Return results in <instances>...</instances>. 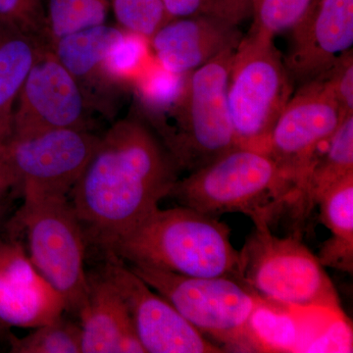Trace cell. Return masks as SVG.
Listing matches in <instances>:
<instances>
[{
    "label": "cell",
    "mask_w": 353,
    "mask_h": 353,
    "mask_svg": "<svg viewBox=\"0 0 353 353\" xmlns=\"http://www.w3.org/2000/svg\"><path fill=\"white\" fill-rule=\"evenodd\" d=\"M180 166L136 108L99 139L72 190L85 241L105 250L170 196Z\"/></svg>",
    "instance_id": "obj_1"
},
{
    "label": "cell",
    "mask_w": 353,
    "mask_h": 353,
    "mask_svg": "<svg viewBox=\"0 0 353 353\" xmlns=\"http://www.w3.org/2000/svg\"><path fill=\"white\" fill-rule=\"evenodd\" d=\"M103 252L108 259L178 275L241 280V253L229 226L187 206L157 208Z\"/></svg>",
    "instance_id": "obj_2"
},
{
    "label": "cell",
    "mask_w": 353,
    "mask_h": 353,
    "mask_svg": "<svg viewBox=\"0 0 353 353\" xmlns=\"http://www.w3.org/2000/svg\"><path fill=\"white\" fill-rule=\"evenodd\" d=\"M236 50L223 51L187 74L180 94L163 110L141 115L181 170H196L238 146L227 97Z\"/></svg>",
    "instance_id": "obj_3"
},
{
    "label": "cell",
    "mask_w": 353,
    "mask_h": 353,
    "mask_svg": "<svg viewBox=\"0 0 353 353\" xmlns=\"http://www.w3.org/2000/svg\"><path fill=\"white\" fill-rule=\"evenodd\" d=\"M170 196L212 217L243 213L255 226L270 225L285 204L297 201L294 185L268 153L240 146L179 179Z\"/></svg>",
    "instance_id": "obj_4"
},
{
    "label": "cell",
    "mask_w": 353,
    "mask_h": 353,
    "mask_svg": "<svg viewBox=\"0 0 353 353\" xmlns=\"http://www.w3.org/2000/svg\"><path fill=\"white\" fill-rule=\"evenodd\" d=\"M240 253L241 280L263 301L343 314L325 267L299 236L280 238L259 225Z\"/></svg>",
    "instance_id": "obj_5"
},
{
    "label": "cell",
    "mask_w": 353,
    "mask_h": 353,
    "mask_svg": "<svg viewBox=\"0 0 353 353\" xmlns=\"http://www.w3.org/2000/svg\"><path fill=\"white\" fill-rule=\"evenodd\" d=\"M129 268L225 352H254L250 321L264 301L243 281L189 277L143 265Z\"/></svg>",
    "instance_id": "obj_6"
},
{
    "label": "cell",
    "mask_w": 353,
    "mask_h": 353,
    "mask_svg": "<svg viewBox=\"0 0 353 353\" xmlns=\"http://www.w3.org/2000/svg\"><path fill=\"white\" fill-rule=\"evenodd\" d=\"M12 228L27 234L28 255L44 280L61 296L65 310L80 315L90 294L85 269L87 241L68 196L23 199Z\"/></svg>",
    "instance_id": "obj_7"
},
{
    "label": "cell",
    "mask_w": 353,
    "mask_h": 353,
    "mask_svg": "<svg viewBox=\"0 0 353 353\" xmlns=\"http://www.w3.org/2000/svg\"><path fill=\"white\" fill-rule=\"evenodd\" d=\"M294 94L274 39L248 32L234 53L228 80V105L240 148L266 152L269 137Z\"/></svg>",
    "instance_id": "obj_8"
},
{
    "label": "cell",
    "mask_w": 353,
    "mask_h": 353,
    "mask_svg": "<svg viewBox=\"0 0 353 353\" xmlns=\"http://www.w3.org/2000/svg\"><path fill=\"white\" fill-rule=\"evenodd\" d=\"M99 139L90 130L9 136L0 148V194L68 196Z\"/></svg>",
    "instance_id": "obj_9"
},
{
    "label": "cell",
    "mask_w": 353,
    "mask_h": 353,
    "mask_svg": "<svg viewBox=\"0 0 353 353\" xmlns=\"http://www.w3.org/2000/svg\"><path fill=\"white\" fill-rule=\"evenodd\" d=\"M345 117L333 92L319 78L301 85L276 122L266 153L296 189V206L318 150L328 143Z\"/></svg>",
    "instance_id": "obj_10"
},
{
    "label": "cell",
    "mask_w": 353,
    "mask_h": 353,
    "mask_svg": "<svg viewBox=\"0 0 353 353\" xmlns=\"http://www.w3.org/2000/svg\"><path fill=\"white\" fill-rule=\"evenodd\" d=\"M92 111L75 79L50 48L41 53L18 95L10 136L55 130H90Z\"/></svg>",
    "instance_id": "obj_11"
},
{
    "label": "cell",
    "mask_w": 353,
    "mask_h": 353,
    "mask_svg": "<svg viewBox=\"0 0 353 353\" xmlns=\"http://www.w3.org/2000/svg\"><path fill=\"white\" fill-rule=\"evenodd\" d=\"M101 272L122 296L146 353L225 352L120 260L108 259Z\"/></svg>",
    "instance_id": "obj_12"
},
{
    "label": "cell",
    "mask_w": 353,
    "mask_h": 353,
    "mask_svg": "<svg viewBox=\"0 0 353 353\" xmlns=\"http://www.w3.org/2000/svg\"><path fill=\"white\" fill-rule=\"evenodd\" d=\"M285 69L294 83L320 78L339 55L352 50L353 0H312L292 29Z\"/></svg>",
    "instance_id": "obj_13"
},
{
    "label": "cell",
    "mask_w": 353,
    "mask_h": 353,
    "mask_svg": "<svg viewBox=\"0 0 353 353\" xmlns=\"http://www.w3.org/2000/svg\"><path fill=\"white\" fill-rule=\"evenodd\" d=\"M65 311L61 296L37 270L20 241L0 238V322L34 329Z\"/></svg>",
    "instance_id": "obj_14"
},
{
    "label": "cell",
    "mask_w": 353,
    "mask_h": 353,
    "mask_svg": "<svg viewBox=\"0 0 353 353\" xmlns=\"http://www.w3.org/2000/svg\"><path fill=\"white\" fill-rule=\"evenodd\" d=\"M122 28L104 24L67 34L51 50L75 79L88 108L94 113L113 118L126 90L114 83L104 61L114 43L124 34Z\"/></svg>",
    "instance_id": "obj_15"
},
{
    "label": "cell",
    "mask_w": 353,
    "mask_h": 353,
    "mask_svg": "<svg viewBox=\"0 0 353 353\" xmlns=\"http://www.w3.org/2000/svg\"><path fill=\"white\" fill-rule=\"evenodd\" d=\"M243 34L212 14L176 18L150 39L158 64L176 75H187L221 52L236 50Z\"/></svg>",
    "instance_id": "obj_16"
},
{
    "label": "cell",
    "mask_w": 353,
    "mask_h": 353,
    "mask_svg": "<svg viewBox=\"0 0 353 353\" xmlns=\"http://www.w3.org/2000/svg\"><path fill=\"white\" fill-rule=\"evenodd\" d=\"M90 294L80 313L82 353H145L122 296L102 272L88 274Z\"/></svg>",
    "instance_id": "obj_17"
},
{
    "label": "cell",
    "mask_w": 353,
    "mask_h": 353,
    "mask_svg": "<svg viewBox=\"0 0 353 353\" xmlns=\"http://www.w3.org/2000/svg\"><path fill=\"white\" fill-rule=\"evenodd\" d=\"M320 219L331 236L318 259L326 268L353 273V174L334 185L318 201Z\"/></svg>",
    "instance_id": "obj_18"
},
{
    "label": "cell",
    "mask_w": 353,
    "mask_h": 353,
    "mask_svg": "<svg viewBox=\"0 0 353 353\" xmlns=\"http://www.w3.org/2000/svg\"><path fill=\"white\" fill-rule=\"evenodd\" d=\"M48 44L0 25V129L11 134L18 95Z\"/></svg>",
    "instance_id": "obj_19"
},
{
    "label": "cell",
    "mask_w": 353,
    "mask_h": 353,
    "mask_svg": "<svg viewBox=\"0 0 353 353\" xmlns=\"http://www.w3.org/2000/svg\"><path fill=\"white\" fill-rule=\"evenodd\" d=\"M353 174V114L345 116L304 181L296 208L308 212L330 189Z\"/></svg>",
    "instance_id": "obj_20"
},
{
    "label": "cell",
    "mask_w": 353,
    "mask_h": 353,
    "mask_svg": "<svg viewBox=\"0 0 353 353\" xmlns=\"http://www.w3.org/2000/svg\"><path fill=\"white\" fill-rule=\"evenodd\" d=\"M111 0H46V31L51 48L57 39L104 24Z\"/></svg>",
    "instance_id": "obj_21"
},
{
    "label": "cell",
    "mask_w": 353,
    "mask_h": 353,
    "mask_svg": "<svg viewBox=\"0 0 353 353\" xmlns=\"http://www.w3.org/2000/svg\"><path fill=\"white\" fill-rule=\"evenodd\" d=\"M12 353H82L81 325L59 316L18 338L7 334Z\"/></svg>",
    "instance_id": "obj_22"
},
{
    "label": "cell",
    "mask_w": 353,
    "mask_h": 353,
    "mask_svg": "<svg viewBox=\"0 0 353 353\" xmlns=\"http://www.w3.org/2000/svg\"><path fill=\"white\" fill-rule=\"evenodd\" d=\"M148 39L125 31L108 51L104 68L111 81L119 87H132L148 67Z\"/></svg>",
    "instance_id": "obj_23"
},
{
    "label": "cell",
    "mask_w": 353,
    "mask_h": 353,
    "mask_svg": "<svg viewBox=\"0 0 353 353\" xmlns=\"http://www.w3.org/2000/svg\"><path fill=\"white\" fill-rule=\"evenodd\" d=\"M312 0H252V24L248 32L275 38L290 31Z\"/></svg>",
    "instance_id": "obj_24"
},
{
    "label": "cell",
    "mask_w": 353,
    "mask_h": 353,
    "mask_svg": "<svg viewBox=\"0 0 353 353\" xmlns=\"http://www.w3.org/2000/svg\"><path fill=\"white\" fill-rule=\"evenodd\" d=\"M110 10L124 31L145 37L148 41L172 20L162 0H111Z\"/></svg>",
    "instance_id": "obj_25"
},
{
    "label": "cell",
    "mask_w": 353,
    "mask_h": 353,
    "mask_svg": "<svg viewBox=\"0 0 353 353\" xmlns=\"http://www.w3.org/2000/svg\"><path fill=\"white\" fill-rule=\"evenodd\" d=\"M0 25L50 46L43 0H0Z\"/></svg>",
    "instance_id": "obj_26"
},
{
    "label": "cell",
    "mask_w": 353,
    "mask_h": 353,
    "mask_svg": "<svg viewBox=\"0 0 353 353\" xmlns=\"http://www.w3.org/2000/svg\"><path fill=\"white\" fill-rule=\"evenodd\" d=\"M319 79V78H318ZM333 92L343 115L353 114V51L339 55L333 65L321 77Z\"/></svg>",
    "instance_id": "obj_27"
},
{
    "label": "cell",
    "mask_w": 353,
    "mask_h": 353,
    "mask_svg": "<svg viewBox=\"0 0 353 353\" xmlns=\"http://www.w3.org/2000/svg\"><path fill=\"white\" fill-rule=\"evenodd\" d=\"M252 0H213L208 14L239 27L248 18L252 17Z\"/></svg>",
    "instance_id": "obj_28"
},
{
    "label": "cell",
    "mask_w": 353,
    "mask_h": 353,
    "mask_svg": "<svg viewBox=\"0 0 353 353\" xmlns=\"http://www.w3.org/2000/svg\"><path fill=\"white\" fill-rule=\"evenodd\" d=\"M171 19L209 13L213 0H162Z\"/></svg>",
    "instance_id": "obj_29"
},
{
    "label": "cell",
    "mask_w": 353,
    "mask_h": 353,
    "mask_svg": "<svg viewBox=\"0 0 353 353\" xmlns=\"http://www.w3.org/2000/svg\"><path fill=\"white\" fill-rule=\"evenodd\" d=\"M4 196L2 194H0V223L3 220L4 216H6L7 212V209H8V203H7L6 199H4Z\"/></svg>",
    "instance_id": "obj_30"
},
{
    "label": "cell",
    "mask_w": 353,
    "mask_h": 353,
    "mask_svg": "<svg viewBox=\"0 0 353 353\" xmlns=\"http://www.w3.org/2000/svg\"><path fill=\"white\" fill-rule=\"evenodd\" d=\"M9 138L8 132L3 131V130L0 129V148L3 145L4 141H6L7 139Z\"/></svg>",
    "instance_id": "obj_31"
},
{
    "label": "cell",
    "mask_w": 353,
    "mask_h": 353,
    "mask_svg": "<svg viewBox=\"0 0 353 353\" xmlns=\"http://www.w3.org/2000/svg\"><path fill=\"white\" fill-rule=\"evenodd\" d=\"M6 328L7 327L6 325L2 324L1 322H0V334H3L6 333Z\"/></svg>",
    "instance_id": "obj_32"
}]
</instances>
